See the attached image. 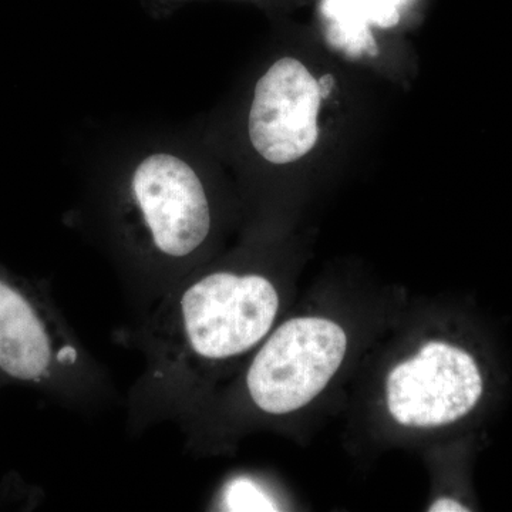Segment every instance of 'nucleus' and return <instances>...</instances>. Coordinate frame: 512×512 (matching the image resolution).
<instances>
[{
	"label": "nucleus",
	"mask_w": 512,
	"mask_h": 512,
	"mask_svg": "<svg viewBox=\"0 0 512 512\" xmlns=\"http://www.w3.org/2000/svg\"><path fill=\"white\" fill-rule=\"evenodd\" d=\"M346 348L345 330L332 320H288L266 340L249 367V396L262 412H296L328 386Z\"/></svg>",
	"instance_id": "f257e3e1"
},
{
	"label": "nucleus",
	"mask_w": 512,
	"mask_h": 512,
	"mask_svg": "<svg viewBox=\"0 0 512 512\" xmlns=\"http://www.w3.org/2000/svg\"><path fill=\"white\" fill-rule=\"evenodd\" d=\"M278 309V292L264 276L215 272L185 289L181 329L195 355L229 359L248 352L268 335Z\"/></svg>",
	"instance_id": "f03ea898"
},
{
	"label": "nucleus",
	"mask_w": 512,
	"mask_h": 512,
	"mask_svg": "<svg viewBox=\"0 0 512 512\" xmlns=\"http://www.w3.org/2000/svg\"><path fill=\"white\" fill-rule=\"evenodd\" d=\"M387 406L407 427H440L463 419L483 394L476 360L457 346L430 342L387 377Z\"/></svg>",
	"instance_id": "7ed1b4c3"
},
{
	"label": "nucleus",
	"mask_w": 512,
	"mask_h": 512,
	"mask_svg": "<svg viewBox=\"0 0 512 512\" xmlns=\"http://www.w3.org/2000/svg\"><path fill=\"white\" fill-rule=\"evenodd\" d=\"M319 83L299 60H278L259 79L249 111L252 146L269 163L289 164L311 153L319 138Z\"/></svg>",
	"instance_id": "20e7f679"
},
{
	"label": "nucleus",
	"mask_w": 512,
	"mask_h": 512,
	"mask_svg": "<svg viewBox=\"0 0 512 512\" xmlns=\"http://www.w3.org/2000/svg\"><path fill=\"white\" fill-rule=\"evenodd\" d=\"M133 192L154 245L165 255L192 254L211 228L210 204L190 165L168 154H154L138 165Z\"/></svg>",
	"instance_id": "39448f33"
},
{
	"label": "nucleus",
	"mask_w": 512,
	"mask_h": 512,
	"mask_svg": "<svg viewBox=\"0 0 512 512\" xmlns=\"http://www.w3.org/2000/svg\"><path fill=\"white\" fill-rule=\"evenodd\" d=\"M74 360L76 350L57 333L42 303L0 275V377L40 386Z\"/></svg>",
	"instance_id": "423d86ee"
},
{
	"label": "nucleus",
	"mask_w": 512,
	"mask_h": 512,
	"mask_svg": "<svg viewBox=\"0 0 512 512\" xmlns=\"http://www.w3.org/2000/svg\"><path fill=\"white\" fill-rule=\"evenodd\" d=\"M407 3L409 0H322L320 13L333 46L350 56L375 55L373 26H396Z\"/></svg>",
	"instance_id": "0eeeda50"
},
{
	"label": "nucleus",
	"mask_w": 512,
	"mask_h": 512,
	"mask_svg": "<svg viewBox=\"0 0 512 512\" xmlns=\"http://www.w3.org/2000/svg\"><path fill=\"white\" fill-rule=\"evenodd\" d=\"M222 505L228 511H279L274 498L249 478L231 481L225 487Z\"/></svg>",
	"instance_id": "6e6552de"
},
{
	"label": "nucleus",
	"mask_w": 512,
	"mask_h": 512,
	"mask_svg": "<svg viewBox=\"0 0 512 512\" xmlns=\"http://www.w3.org/2000/svg\"><path fill=\"white\" fill-rule=\"evenodd\" d=\"M468 508L451 498H440L436 503L431 505L430 512H466Z\"/></svg>",
	"instance_id": "1a4fd4ad"
},
{
	"label": "nucleus",
	"mask_w": 512,
	"mask_h": 512,
	"mask_svg": "<svg viewBox=\"0 0 512 512\" xmlns=\"http://www.w3.org/2000/svg\"><path fill=\"white\" fill-rule=\"evenodd\" d=\"M319 89L320 94H322V99H326L332 87L335 86V80H333L332 76H325L319 80Z\"/></svg>",
	"instance_id": "9d476101"
}]
</instances>
